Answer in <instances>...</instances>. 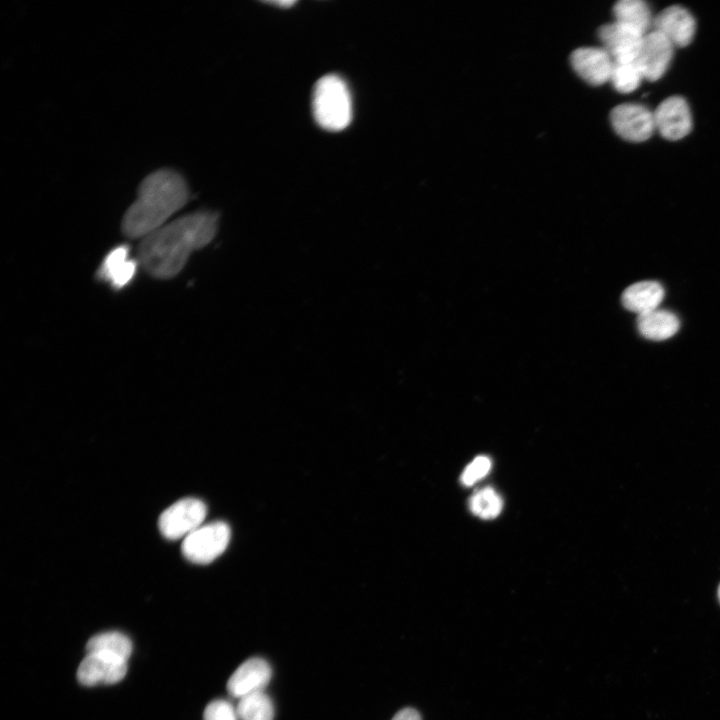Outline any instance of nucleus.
<instances>
[{"instance_id":"nucleus-3","label":"nucleus","mask_w":720,"mask_h":720,"mask_svg":"<svg viewBox=\"0 0 720 720\" xmlns=\"http://www.w3.org/2000/svg\"><path fill=\"white\" fill-rule=\"evenodd\" d=\"M312 108L323 129L334 132L345 129L352 119V100L345 81L335 74L321 77L314 86Z\"/></svg>"},{"instance_id":"nucleus-21","label":"nucleus","mask_w":720,"mask_h":720,"mask_svg":"<svg viewBox=\"0 0 720 720\" xmlns=\"http://www.w3.org/2000/svg\"><path fill=\"white\" fill-rule=\"evenodd\" d=\"M643 75L635 61L614 62L610 81L620 93H630L638 88Z\"/></svg>"},{"instance_id":"nucleus-14","label":"nucleus","mask_w":720,"mask_h":720,"mask_svg":"<svg viewBox=\"0 0 720 720\" xmlns=\"http://www.w3.org/2000/svg\"><path fill=\"white\" fill-rule=\"evenodd\" d=\"M138 261L131 255L128 245L112 248L97 270L98 279L108 283L110 287L120 290L128 286L137 273Z\"/></svg>"},{"instance_id":"nucleus-11","label":"nucleus","mask_w":720,"mask_h":720,"mask_svg":"<svg viewBox=\"0 0 720 720\" xmlns=\"http://www.w3.org/2000/svg\"><path fill=\"white\" fill-rule=\"evenodd\" d=\"M652 28L666 37L674 47H685L694 38L696 21L686 8L672 5L653 18Z\"/></svg>"},{"instance_id":"nucleus-6","label":"nucleus","mask_w":720,"mask_h":720,"mask_svg":"<svg viewBox=\"0 0 720 720\" xmlns=\"http://www.w3.org/2000/svg\"><path fill=\"white\" fill-rule=\"evenodd\" d=\"M610 121L615 132L630 142H643L655 129L654 114L638 103H624L614 107Z\"/></svg>"},{"instance_id":"nucleus-12","label":"nucleus","mask_w":720,"mask_h":720,"mask_svg":"<svg viewBox=\"0 0 720 720\" xmlns=\"http://www.w3.org/2000/svg\"><path fill=\"white\" fill-rule=\"evenodd\" d=\"M575 72L587 83L599 86L610 81L613 59L603 47H581L570 55Z\"/></svg>"},{"instance_id":"nucleus-5","label":"nucleus","mask_w":720,"mask_h":720,"mask_svg":"<svg viewBox=\"0 0 720 720\" xmlns=\"http://www.w3.org/2000/svg\"><path fill=\"white\" fill-rule=\"evenodd\" d=\"M207 508L204 502L196 498L181 499L159 517V529L162 535L170 540L186 537L201 526L206 517Z\"/></svg>"},{"instance_id":"nucleus-20","label":"nucleus","mask_w":720,"mask_h":720,"mask_svg":"<svg viewBox=\"0 0 720 720\" xmlns=\"http://www.w3.org/2000/svg\"><path fill=\"white\" fill-rule=\"evenodd\" d=\"M471 512L482 519L497 517L503 508L500 495L491 487L477 490L469 499Z\"/></svg>"},{"instance_id":"nucleus-22","label":"nucleus","mask_w":720,"mask_h":720,"mask_svg":"<svg viewBox=\"0 0 720 720\" xmlns=\"http://www.w3.org/2000/svg\"><path fill=\"white\" fill-rule=\"evenodd\" d=\"M491 460L486 456L476 457L469 465L466 466L462 475L461 482L465 486H471L477 481L485 477L491 469Z\"/></svg>"},{"instance_id":"nucleus-18","label":"nucleus","mask_w":720,"mask_h":720,"mask_svg":"<svg viewBox=\"0 0 720 720\" xmlns=\"http://www.w3.org/2000/svg\"><path fill=\"white\" fill-rule=\"evenodd\" d=\"M236 710L240 720H273L274 718L273 702L264 691L240 698Z\"/></svg>"},{"instance_id":"nucleus-1","label":"nucleus","mask_w":720,"mask_h":720,"mask_svg":"<svg viewBox=\"0 0 720 720\" xmlns=\"http://www.w3.org/2000/svg\"><path fill=\"white\" fill-rule=\"evenodd\" d=\"M218 216L197 211L168 222L142 238L139 262L155 278L169 279L184 268L190 255L215 237Z\"/></svg>"},{"instance_id":"nucleus-17","label":"nucleus","mask_w":720,"mask_h":720,"mask_svg":"<svg viewBox=\"0 0 720 720\" xmlns=\"http://www.w3.org/2000/svg\"><path fill=\"white\" fill-rule=\"evenodd\" d=\"M615 21L627 25L643 35L652 28L653 18L648 4L642 0H621L613 7Z\"/></svg>"},{"instance_id":"nucleus-24","label":"nucleus","mask_w":720,"mask_h":720,"mask_svg":"<svg viewBox=\"0 0 720 720\" xmlns=\"http://www.w3.org/2000/svg\"><path fill=\"white\" fill-rule=\"evenodd\" d=\"M391 720H421V716L413 708H404L398 711Z\"/></svg>"},{"instance_id":"nucleus-23","label":"nucleus","mask_w":720,"mask_h":720,"mask_svg":"<svg viewBox=\"0 0 720 720\" xmlns=\"http://www.w3.org/2000/svg\"><path fill=\"white\" fill-rule=\"evenodd\" d=\"M237 718L236 708L224 699L210 702L203 713V720H237Z\"/></svg>"},{"instance_id":"nucleus-2","label":"nucleus","mask_w":720,"mask_h":720,"mask_svg":"<svg viewBox=\"0 0 720 720\" xmlns=\"http://www.w3.org/2000/svg\"><path fill=\"white\" fill-rule=\"evenodd\" d=\"M189 194L186 180L177 171L162 168L150 173L123 216V233L142 239L166 224L188 202Z\"/></svg>"},{"instance_id":"nucleus-7","label":"nucleus","mask_w":720,"mask_h":720,"mask_svg":"<svg viewBox=\"0 0 720 720\" xmlns=\"http://www.w3.org/2000/svg\"><path fill=\"white\" fill-rule=\"evenodd\" d=\"M127 660L106 652H88L77 669V679L84 686L115 684L127 673Z\"/></svg>"},{"instance_id":"nucleus-26","label":"nucleus","mask_w":720,"mask_h":720,"mask_svg":"<svg viewBox=\"0 0 720 720\" xmlns=\"http://www.w3.org/2000/svg\"><path fill=\"white\" fill-rule=\"evenodd\" d=\"M718 599H719V601H720V584H719V587H718Z\"/></svg>"},{"instance_id":"nucleus-16","label":"nucleus","mask_w":720,"mask_h":720,"mask_svg":"<svg viewBox=\"0 0 720 720\" xmlns=\"http://www.w3.org/2000/svg\"><path fill=\"white\" fill-rule=\"evenodd\" d=\"M679 318L671 311L655 309L638 315L637 328L640 334L650 340H666L677 333Z\"/></svg>"},{"instance_id":"nucleus-10","label":"nucleus","mask_w":720,"mask_h":720,"mask_svg":"<svg viewBox=\"0 0 720 720\" xmlns=\"http://www.w3.org/2000/svg\"><path fill=\"white\" fill-rule=\"evenodd\" d=\"M598 36L614 62L635 61L644 35L617 21L600 27Z\"/></svg>"},{"instance_id":"nucleus-25","label":"nucleus","mask_w":720,"mask_h":720,"mask_svg":"<svg viewBox=\"0 0 720 720\" xmlns=\"http://www.w3.org/2000/svg\"><path fill=\"white\" fill-rule=\"evenodd\" d=\"M271 5H275L281 8H289L292 5H294L296 2L293 0H281V1H268L266 2Z\"/></svg>"},{"instance_id":"nucleus-15","label":"nucleus","mask_w":720,"mask_h":720,"mask_svg":"<svg viewBox=\"0 0 720 720\" xmlns=\"http://www.w3.org/2000/svg\"><path fill=\"white\" fill-rule=\"evenodd\" d=\"M664 298V288L657 281H641L627 287L622 294L623 306L638 315L655 310Z\"/></svg>"},{"instance_id":"nucleus-4","label":"nucleus","mask_w":720,"mask_h":720,"mask_svg":"<svg viewBox=\"0 0 720 720\" xmlns=\"http://www.w3.org/2000/svg\"><path fill=\"white\" fill-rule=\"evenodd\" d=\"M230 535V527L222 521L200 526L185 537L182 553L193 563L208 564L225 551Z\"/></svg>"},{"instance_id":"nucleus-19","label":"nucleus","mask_w":720,"mask_h":720,"mask_svg":"<svg viewBox=\"0 0 720 720\" xmlns=\"http://www.w3.org/2000/svg\"><path fill=\"white\" fill-rule=\"evenodd\" d=\"M87 652H106L128 660L132 653V642L120 632H104L90 638Z\"/></svg>"},{"instance_id":"nucleus-13","label":"nucleus","mask_w":720,"mask_h":720,"mask_svg":"<svg viewBox=\"0 0 720 720\" xmlns=\"http://www.w3.org/2000/svg\"><path fill=\"white\" fill-rule=\"evenodd\" d=\"M272 676L269 663L259 657L244 661L230 676L227 682L228 693L235 698L264 691Z\"/></svg>"},{"instance_id":"nucleus-9","label":"nucleus","mask_w":720,"mask_h":720,"mask_svg":"<svg viewBox=\"0 0 720 720\" xmlns=\"http://www.w3.org/2000/svg\"><path fill=\"white\" fill-rule=\"evenodd\" d=\"M653 114L655 129L668 140L682 139L692 129L691 111L687 101L681 96L666 98Z\"/></svg>"},{"instance_id":"nucleus-8","label":"nucleus","mask_w":720,"mask_h":720,"mask_svg":"<svg viewBox=\"0 0 720 720\" xmlns=\"http://www.w3.org/2000/svg\"><path fill=\"white\" fill-rule=\"evenodd\" d=\"M673 50V44L659 32L652 30L645 34L635 59L643 78L660 79L670 65Z\"/></svg>"}]
</instances>
